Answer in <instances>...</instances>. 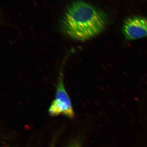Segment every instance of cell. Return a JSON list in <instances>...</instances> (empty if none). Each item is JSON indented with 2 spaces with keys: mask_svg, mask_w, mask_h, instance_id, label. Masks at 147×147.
I'll use <instances>...</instances> for the list:
<instances>
[{
  "mask_svg": "<svg viewBox=\"0 0 147 147\" xmlns=\"http://www.w3.org/2000/svg\"><path fill=\"white\" fill-rule=\"evenodd\" d=\"M107 14L96 7L82 1L69 7L61 20L64 32L75 40L85 41L99 34L108 22Z\"/></svg>",
  "mask_w": 147,
  "mask_h": 147,
  "instance_id": "cell-1",
  "label": "cell"
},
{
  "mask_svg": "<svg viewBox=\"0 0 147 147\" xmlns=\"http://www.w3.org/2000/svg\"><path fill=\"white\" fill-rule=\"evenodd\" d=\"M49 113L52 116L62 115L70 119L75 116L70 99L64 87L61 72L58 79L56 96L49 108Z\"/></svg>",
  "mask_w": 147,
  "mask_h": 147,
  "instance_id": "cell-2",
  "label": "cell"
},
{
  "mask_svg": "<svg viewBox=\"0 0 147 147\" xmlns=\"http://www.w3.org/2000/svg\"><path fill=\"white\" fill-rule=\"evenodd\" d=\"M122 31L128 40L147 37V18L140 16L128 18L124 22Z\"/></svg>",
  "mask_w": 147,
  "mask_h": 147,
  "instance_id": "cell-3",
  "label": "cell"
},
{
  "mask_svg": "<svg viewBox=\"0 0 147 147\" xmlns=\"http://www.w3.org/2000/svg\"><path fill=\"white\" fill-rule=\"evenodd\" d=\"M51 147H54V146H53V145H51Z\"/></svg>",
  "mask_w": 147,
  "mask_h": 147,
  "instance_id": "cell-5",
  "label": "cell"
},
{
  "mask_svg": "<svg viewBox=\"0 0 147 147\" xmlns=\"http://www.w3.org/2000/svg\"><path fill=\"white\" fill-rule=\"evenodd\" d=\"M82 143L81 137H76L70 141L65 147H82Z\"/></svg>",
  "mask_w": 147,
  "mask_h": 147,
  "instance_id": "cell-4",
  "label": "cell"
}]
</instances>
